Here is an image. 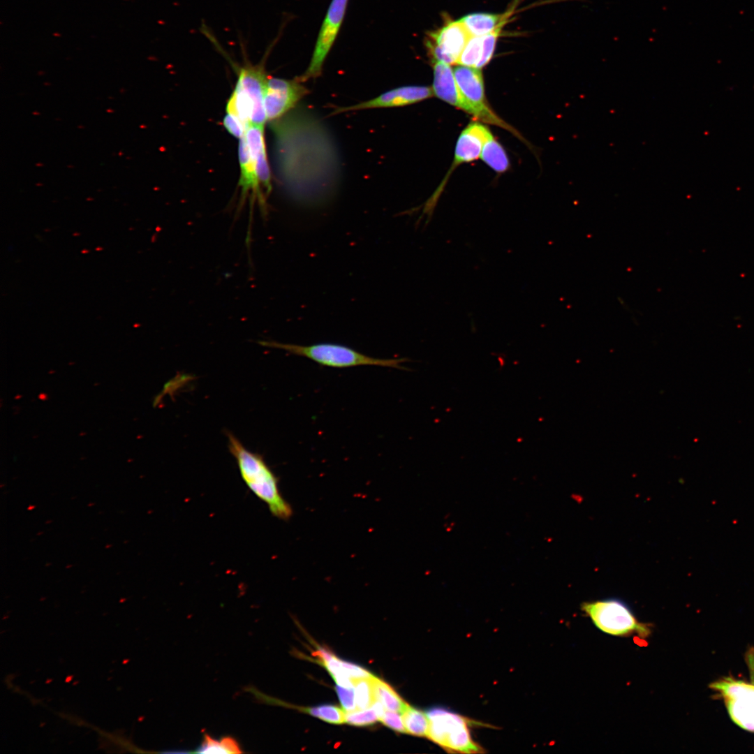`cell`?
<instances>
[{
    "label": "cell",
    "instance_id": "29",
    "mask_svg": "<svg viewBox=\"0 0 754 754\" xmlns=\"http://www.w3.org/2000/svg\"><path fill=\"white\" fill-rule=\"evenodd\" d=\"M341 663L348 675L353 680L371 678L374 675L364 667L353 663L341 660Z\"/></svg>",
    "mask_w": 754,
    "mask_h": 754
},
{
    "label": "cell",
    "instance_id": "26",
    "mask_svg": "<svg viewBox=\"0 0 754 754\" xmlns=\"http://www.w3.org/2000/svg\"><path fill=\"white\" fill-rule=\"evenodd\" d=\"M223 124L230 134L239 140L244 135L248 128L239 118L229 113L224 116Z\"/></svg>",
    "mask_w": 754,
    "mask_h": 754
},
{
    "label": "cell",
    "instance_id": "3",
    "mask_svg": "<svg viewBox=\"0 0 754 754\" xmlns=\"http://www.w3.org/2000/svg\"><path fill=\"white\" fill-rule=\"evenodd\" d=\"M228 447L234 457L241 477L248 488L268 507L273 516L288 520L293 511L279 488V478L263 457L246 448L230 431L226 432Z\"/></svg>",
    "mask_w": 754,
    "mask_h": 754
},
{
    "label": "cell",
    "instance_id": "28",
    "mask_svg": "<svg viewBox=\"0 0 754 754\" xmlns=\"http://www.w3.org/2000/svg\"><path fill=\"white\" fill-rule=\"evenodd\" d=\"M401 713L385 711L380 720L387 727L398 732H406Z\"/></svg>",
    "mask_w": 754,
    "mask_h": 754
},
{
    "label": "cell",
    "instance_id": "27",
    "mask_svg": "<svg viewBox=\"0 0 754 754\" xmlns=\"http://www.w3.org/2000/svg\"><path fill=\"white\" fill-rule=\"evenodd\" d=\"M335 690L342 708L346 712L356 710L354 687L348 688L336 684Z\"/></svg>",
    "mask_w": 754,
    "mask_h": 754
},
{
    "label": "cell",
    "instance_id": "2",
    "mask_svg": "<svg viewBox=\"0 0 754 754\" xmlns=\"http://www.w3.org/2000/svg\"><path fill=\"white\" fill-rule=\"evenodd\" d=\"M200 30L236 73V85L231 94L238 104L250 114L251 125L264 126L267 121L265 110V96L269 77L265 70V64L279 35L267 47L261 60L255 64L248 60L244 45L241 43L244 61L239 64L231 57L206 24L202 23Z\"/></svg>",
    "mask_w": 754,
    "mask_h": 754
},
{
    "label": "cell",
    "instance_id": "19",
    "mask_svg": "<svg viewBox=\"0 0 754 754\" xmlns=\"http://www.w3.org/2000/svg\"><path fill=\"white\" fill-rule=\"evenodd\" d=\"M196 753H242L237 741L232 737H224L216 739L205 734L200 746L193 751Z\"/></svg>",
    "mask_w": 754,
    "mask_h": 754
},
{
    "label": "cell",
    "instance_id": "25",
    "mask_svg": "<svg viewBox=\"0 0 754 754\" xmlns=\"http://www.w3.org/2000/svg\"><path fill=\"white\" fill-rule=\"evenodd\" d=\"M378 720V717L371 707L345 712V723L355 726H368Z\"/></svg>",
    "mask_w": 754,
    "mask_h": 754
},
{
    "label": "cell",
    "instance_id": "24",
    "mask_svg": "<svg viewBox=\"0 0 754 754\" xmlns=\"http://www.w3.org/2000/svg\"><path fill=\"white\" fill-rule=\"evenodd\" d=\"M508 21L500 24L494 31L482 36V52L481 59L477 65V68L480 69L487 65L491 60L501 30Z\"/></svg>",
    "mask_w": 754,
    "mask_h": 754
},
{
    "label": "cell",
    "instance_id": "22",
    "mask_svg": "<svg viewBox=\"0 0 754 754\" xmlns=\"http://www.w3.org/2000/svg\"><path fill=\"white\" fill-rule=\"evenodd\" d=\"M302 711L325 722L332 724L345 723V713L337 706L322 704L309 708H302Z\"/></svg>",
    "mask_w": 754,
    "mask_h": 754
},
{
    "label": "cell",
    "instance_id": "11",
    "mask_svg": "<svg viewBox=\"0 0 754 754\" xmlns=\"http://www.w3.org/2000/svg\"><path fill=\"white\" fill-rule=\"evenodd\" d=\"M715 687L721 690L732 720L743 728L754 731V686L727 681Z\"/></svg>",
    "mask_w": 754,
    "mask_h": 754
},
{
    "label": "cell",
    "instance_id": "14",
    "mask_svg": "<svg viewBox=\"0 0 754 754\" xmlns=\"http://www.w3.org/2000/svg\"><path fill=\"white\" fill-rule=\"evenodd\" d=\"M491 135L489 129L482 124L477 121L468 124L458 138L450 170L461 163L471 162L480 157L485 143Z\"/></svg>",
    "mask_w": 754,
    "mask_h": 754
},
{
    "label": "cell",
    "instance_id": "13",
    "mask_svg": "<svg viewBox=\"0 0 754 754\" xmlns=\"http://www.w3.org/2000/svg\"><path fill=\"white\" fill-rule=\"evenodd\" d=\"M238 157L240 168L238 184L241 190V202H244L246 196L251 195V201L256 199L260 207L264 211L267 208L266 195L258 182L254 155L244 136L239 139Z\"/></svg>",
    "mask_w": 754,
    "mask_h": 754
},
{
    "label": "cell",
    "instance_id": "4",
    "mask_svg": "<svg viewBox=\"0 0 754 754\" xmlns=\"http://www.w3.org/2000/svg\"><path fill=\"white\" fill-rule=\"evenodd\" d=\"M259 343L263 346L281 349L293 355L305 357L319 364L334 368L369 365L404 369L401 364L407 361V359L404 358H374L349 347L334 343L301 346L267 341H262Z\"/></svg>",
    "mask_w": 754,
    "mask_h": 754
},
{
    "label": "cell",
    "instance_id": "17",
    "mask_svg": "<svg viewBox=\"0 0 754 754\" xmlns=\"http://www.w3.org/2000/svg\"><path fill=\"white\" fill-rule=\"evenodd\" d=\"M372 684L375 699L378 700L388 711L402 714L409 705L386 682L373 676Z\"/></svg>",
    "mask_w": 754,
    "mask_h": 754
},
{
    "label": "cell",
    "instance_id": "20",
    "mask_svg": "<svg viewBox=\"0 0 754 754\" xmlns=\"http://www.w3.org/2000/svg\"><path fill=\"white\" fill-rule=\"evenodd\" d=\"M406 732L419 737H427L429 720L426 713L410 705L401 714Z\"/></svg>",
    "mask_w": 754,
    "mask_h": 754
},
{
    "label": "cell",
    "instance_id": "15",
    "mask_svg": "<svg viewBox=\"0 0 754 754\" xmlns=\"http://www.w3.org/2000/svg\"><path fill=\"white\" fill-rule=\"evenodd\" d=\"M433 63L434 81L431 88L434 94L442 101L464 111V103L450 65L441 61Z\"/></svg>",
    "mask_w": 754,
    "mask_h": 754
},
{
    "label": "cell",
    "instance_id": "8",
    "mask_svg": "<svg viewBox=\"0 0 754 754\" xmlns=\"http://www.w3.org/2000/svg\"><path fill=\"white\" fill-rule=\"evenodd\" d=\"M348 0H332L318 32L314 50L306 70L296 77L305 82L319 77L343 22Z\"/></svg>",
    "mask_w": 754,
    "mask_h": 754
},
{
    "label": "cell",
    "instance_id": "12",
    "mask_svg": "<svg viewBox=\"0 0 754 754\" xmlns=\"http://www.w3.org/2000/svg\"><path fill=\"white\" fill-rule=\"evenodd\" d=\"M433 95L432 88L429 87H399L384 92L372 99L353 105L339 107L332 111V114L367 109L403 107L422 101Z\"/></svg>",
    "mask_w": 754,
    "mask_h": 754
},
{
    "label": "cell",
    "instance_id": "18",
    "mask_svg": "<svg viewBox=\"0 0 754 754\" xmlns=\"http://www.w3.org/2000/svg\"><path fill=\"white\" fill-rule=\"evenodd\" d=\"M482 160L494 171L501 173L509 168L508 156L498 141L491 135L485 143L480 154Z\"/></svg>",
    "mask_w": 754,
    "mask_h": 754
},
{
    "label": "cell",
    "instance_id": "23",
    "mask_svg": "<svg viewBox=\"0 0 754 754\" xmlns=\"http://www.w3.org/2000/svg\"><path fill=\"white\" fill-rule=\"evenodd\" d=\"M372 677L360 679L354 681L355 702L357 709L370 707L375 701Z\"/></svg>",
    "mask_w": 754,
    "mask_h": 754
},
{
    "label": "cell",
    "instance_id": "10",
    "mask_svg": "<svg viewBox=\"0 0 754 754\" xmlns=\"http://www.w3.org/2000/svg\"><path fill=\"white\" fill-rule=\"evenodd\" d=\"M302 83L297 77L290 80L269 76L265 96L267 121L279 119L297 105L309 92Z\"/></svg>",
    "mask_w": 754,
    "mask_h": 754
},
{
    "label": "cell",
    "instance_id": "5",
    "mask_svg": "<svg viewBox=\"0 0 754 754\" xmlns=\"http://www.w3.org/2000/svg\"><path fill=\"white\" fill-rule=\"evenodd\" d=\"M426 714L429 720L427 737L443 748L451 752L475 753L482 748L472 739L469 720L449 710L435 707Z\"/></svg>",
    "mask_w": 754,
    "mask_h": 754
},
{
    "label": "cell",
    "instance_id": "16",
    "mask_svg": "<svg viewBox=\"0 0 754 754\" xmlns=\"http://www.w3.org/2000/svg\"><path fill=\"white\" fill-rule=\"evenodd\" d=\"M515 6L514 3L503 14L471 13L463 17L460 21L471 36H483L494 31L502 22L508 21Z\"/></svg>",
    "mask_w": 754,
    "mask_h": 754
},
{
    "label": "cell",
    "instance_id": "6",
    "mask_svg": "<svg viewBox=\"0 0 754 754\" xmlns=\"http://www.w3.org/2000/svg\"><path fill=\"white\" fill-rule=\"evenodd\" d=\"M582 610L601 631L614 636L637 633L646 637L649 630L640 623L630 607L619 598H606L582 604Z\"/></svg>",
    "mask_w": 754,
    "mask_h": 754
},
{
    "label": "cell",
    "instance_id": "9",
    "mask_svg": "<svg viewBox=\"0 0 754 754\" xmlns=\"http://www.w3.org/2000/svg\"><path fill=\"white\" fill-rule=\"evenodd\" d=\"M471 36L460 20L451 21L430 32L425 45L433 62L441 61L451 65L457 64Z\"/></svg>",
    "mask_w": 754,
    "mask_h": 754
},
{
    "label": "cell",
    "instance_id": "7",
    "mask_svg": "<svg viewBox=\"0 0 754 754\" xmlns=\"http://www.w3.org/2000/svg\"><path fill=\"white\" fill-rule=\"evenodd\" d=\"M453 71L464 103V112L483 121L503 127L517 134L515 130L497 117L487 105L480 69L458 65Z\"/></svg>",
    "mask_w": 754,
    "mask_h": 754
},
{
    "label": "cell",
    "instance_id": "21",
    "mask_svg": "<svg viewBox=\"0 0 754 754\" xmlns=\"http://www.w3.org/2000/svg\"><path fill=\"white\" fill-rule=\"evenodd\" d=\"M482 52V36H471L463 49L457 64L476 68Z\"/></svg>",
    "mask_w": 754,
    "mask_h": 754
},
{
    "label": "cell",
    "instance_id": "1",
    "mask_svg": "<svg viewBox=\"0 0 754 754\" xmlns=\"http://www.w3.org/2000/svg\"><path fill=\"white\" fill-rule=\"evenodd\" d=\"M279 180L299 204L320 206L333 198L341 164L330 130L313 111L296 106L272 121Z\"/></svg>",
    "mask_w": 754,
    "mask_h": 754
}]
</instances>
